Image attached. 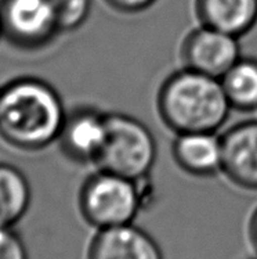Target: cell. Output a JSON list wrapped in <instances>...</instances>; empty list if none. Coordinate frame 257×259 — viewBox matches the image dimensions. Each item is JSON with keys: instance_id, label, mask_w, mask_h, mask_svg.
Instances as JSON below:
<instances>
[{"instance_id": "cell-1", "label": "cell", "mask_w": 257, "mask_h": 259, "mask_svg": "<svg viewBox=\"0 0 257 259\" xmlns=\"http://www.w3.org/2000/svg\"><path fill=\"white\" fill-rule=\"evenodd\" d=\"M67 114L57 90L39 78H17L0 90V138L20 150L57 142Z\"/></svg>"}, {"instance_id": "cell-2", "label": "cell", "mask_w": 257, "mask_h": 259, "mask_svg": "<svg viewBox=\"0 0 257 259\" xmlns=\"http://www.w3.org/2000/svg\"><path fill=\"white\" fill-rule=\"evenodd\" d=\"M157 108L163 123L176 135L217 132L232 110L220 79L184 67L163 80Z\"/></svg>"}, {"instance_id": "cell-3", "label": "cell", "mask_w": 257, "mask_h": 259, "mask_svg": "<svg viewBox=\"0 0 257 259\" xmlns=\"http://www.w3.org/2000/svg\"><path fill=\"white\" fill-rule=\"evenodd\" d=\"M158 155L157 140L149 127L122 112L107 114V138L95 165L133 180L147 178Z\"/></svg>"}, {"instance_id": "cell-4", "label": "cell", "mask_w": 257, "mask_h": 259, "mask_svg": "<svg viewBox=\"0 0 257 259\" xmlns=\"http://www.w3.org/2000/svg\"><path fill=\"white\" fill-rule=\"evenodd\" d=\"M138 180L98 169L82 186L79 205L84 219L98 229L115 228L131 222L141 208Z\"/></svg>"}, {"instance_id": "cell-5", "label": "cell", "mask_w": 257, "mask_h": 259, "mask_svg": "<svg viewBox=\"0 0 257 259\" xmlns=\"http://www.w3.org/2000/svg\"><path fill=\"white\" fill-rule=\"evenodd\" d=\"M0 24L3 36L21 50L46 48L60 33L50 0H2Z\"/></svg>"}, {"instance_id": "cell-6", "label": "cell", "mask_w": 257, "mask_h": 259, "mask_svg": "<svg viewBox=\"0 0 257 259\" xmlns=\"http://www.w3.org/2000/svg\"><path fill=\"white\" fill-rule=\"evenodd\" d=\"M180 56L184 68L221 79L242 57L239 37L199 25L185 35Z\"/></svg>"}, {"instance_id": "cell-7", "label": "cell", "mask_w": 257, "mask_h": 259, "mask_svg": "<svg viewBox=\"0 0 257 259\" xmlns=\"http://www.w3.org/2000/svg\"><path fill=\"white\" fill-rule=\"evenodd\" d=\"M107 114L90 106L67 114L58 138L61 151L76 164H95L107 138Z\"/></svg>"}, {"instance_id": "cell-8", "label": "cell", "mask_w": 257, "mask_h": 259, "mask_svg": "<svg viewBox=\"0 0 257 259\" xmlns=\"http://www.w3.org/2000/svg\"><path fill=\"white\" fill-rule=\"evenodd\" d=\"M223 169L243 189L257 190V119L243 121L221 135Z\"/></svg>"}, {"instance_id": "cell-9", "label": "cell", "mask_w": 257, "mask_h": 259, "mask_svg": "<svg viewBox=\"0 0 257 259\" xmlns=\"http://www.w3.org/2000/svg\"><path fill=\"white\" fill-rule=\"evenodd\" d=\"M89 259H163L151 236L130 223L101 229L90 245Z\"/></svg>"}, {"instance_id": "cell-10", "label": "cell", "mask_w": 257, "mask_h": 259, "mask_svg": "<svg viewBox=\"0 0 257 259\" xmlns=\"http://www.w3.org/2000/svg\"><path fill=\"white\" fill-rule=\"evenodd\" d=\"M174 162L189 175L208 178L223 169V143L217 132H189L176 136Z\"/></svg>"}, {"instance_id": "cell-11", "label": "cell", "mask_w": 257, "mask_h": 259, "mask_svg": "<svg viewBox=\"0 0 257 259\" xmlns=\"http://www.w3.org/2000/svg\"><path fill=\"white\" fill-rule=\"evenodd\" d=\"M200 25L241 37L256 27L257 0H195Z\"/></svg>"}, {"instance_id": "cell-12", "label": "cell", "mask_w": 257, "mask_h": 259, "mask_svg": "<svg viewBox=\"0 0 257 259\" xmlns=\"http://www.w3.org/2000/svg\"><path fill=\"white\" fill-rule=\"evenodd\" d=\"M31 204V186L21 170L0 162V229L10 228Z\"/></svg>"}, {"instance_id": "cell-13", "label": "cell", "mask_w": 257, "mask_h": 259, "mask_svg": "<svg viewBox=\"0 0 257 259\" xmlns=\"http://www.w3.org/2000/svg\"><path fill=\"white\" fill-rule=\"evenodd\" d=\"M220 80L231 108L257 111V58L241 57Z\"/></svg>"}, {"instance_id": "cell-14", "label": "cell", "mask_w": 257, "mask_h": 259, "mask_svg": "<svg viewBox=\"0 0 257 259\" xmlns=\"http://www.w3.org/2000/svg\"><path fill=\"white\" fill-rule=\"evenodd\" d=\"M60 32H74L87 21L91 0H50Z\"/></svg>"}, {"instance_id": "cell-15", "label": "cell", "mask_w": 257, "mask_h": 259, "mask_svg": "<svg viewBox=\"0 0 257 259\" xmlns=\"http://www.w3.org/2000/svg\"><path fill=\"white\" fill-rule=\"evenodd\" d=\"M0 259H28L25 245L10 228L0 229Z\"/></svg>"}, {"instance_id": "cell-16", "label": "cell", "mask_w": 257, "mask_h": 259, "mask_svg": "<svg viewBox=\"0 0 257 259\" xmlns=\"http://www.w3.org/2000/svg\"><path fill=\"white\" fill-rule=\"evenodd\" d=\"M112 10L121 14H138L148 10L157 0H104Z\"/></svg>"}, {"instance_id": "cell-17", "label": "cell", "mask_w": 257, "mask_h": 259, "mask_svg": "<svg viewBox=\"0 0 257 259\" xmlns=\"http://www.w3.org/2000/svg\"><path fill=\"white\" fill-rule=\"evenodd\" d=\"M250 236H252L253 243L257 248V211L254 212L252 221H250Z\"/></svg>"}, {"instance_id": "cell-18", "label": "cell", "mask_w": 257, "mask_h": 259, "mask_svg": "<svg viewBox=\"0 0 257 259\" xmlns=\"http://www.w3.org/2000/svg\"><path fill=\"white\" fill-rule=\"evenodd\" d=\"M3 35V31H2V24H0V36Z\"/></svg>"}, {"instance_id": "cell-19", "label": "cell", "mask_w": 257, "mask_h": 259, "mask_svg": "<svg viewBox=\"0 0 257 259\" xmlns=\"http://www.w3.org/2000/svg\"><path fill=\"white\" fill-rule=\"evenodd\" d=\"M0 90H2V89H0Z\"/></svg>"}]
</instances>
